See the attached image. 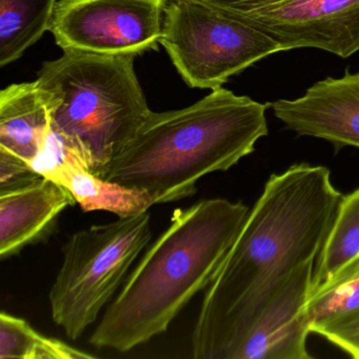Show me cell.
Returning <instances> with one entry per match:
<instances>
[{
    "label": "cell",
    "mask_w": 359,
    "mask_h": 359,
    "mask_svg": "<svg viewBox=\"0 0 359 359\" xmlns=\"http://www.w3.org/2000/svg\"><path fill=\"white\" fill-rule=\"evenodd\" d=\"M344 197L323 165L298 163L271 175L205 289L192 334L194 358H234L289 275L316 259Z\"/></svg>",
    "instance_id": "cell-1"
},
{
    "label": "cell",
    "mask_w": 359,
    "mask_h": 359,
    "mask_svg": "<svg viewBox=\"0 0 359 359\" xmlns=\"http://www.w3.org/2000/svg\"><path fill=\"white\" fill-rule=\"evenodd\" d=\"M249 213L241 201L224 198L176 210L167 230L128 275L90 344L123 353L165 333L213 281Z\"/></svg>",
    "instance_id": "cell-2"
},
{
    "label": "cell",
    "mask_w": 359,
    "mask_h": 359,
    "mask_svg": "<svg viewBox=\"0 0 359 359\" xmlns=\"http://www.w3.org/2000/svg\"><path fill=\"white\" fill-rule=\"evenodd\" d=\"M269 108L222 87L187 108L152 112L100 176L147 191L155 205L188 198L203 176L255 150L268 135Z\"/></svg>",
    "instance_id": "cell-3"
},
{
    "label": "cell",
    "mask_w": 359,
    "mask_h": 359,
    "mask_svg": "<svg viewBox=\"0 0 359 359\" xmlns=\"http://www.w3.org/2000/svg\"><path fill=\"white\" fill-rule=\"evenodd\" d=\"M135 55L64 50L43 62L37 83L51 111V130L100 176L152 111L134 69Z\"/></svg>",
    "instance_id": "cell-4"
},
{
    "label": "cell",
    "mask_w": 359,
    "mask_h": 359,
    "mask_svg": "<svg viewBox=\"0 0 359 359\" xmlns=\"http://www.w3.org/2000/svg\"><path fill=\"white\" fill-rule=\"evenodd\" d=\"M152 239L148 212L74 233L50 290L52 318L76 340L125 283L131 266Z\"/></svg>",
    "instance_id": "cell-5"
},
{
    "label": "cell",
    "mask_w": 359,
    "mask_h": 359,
    "mask_svg": "<svg viewBox=\"0 0 359 359\" xmlns=\"http://www.w3.org/2000/svg\"><path fill=\"white\" fill-rule=\"evenodd\" d=\"M161 45L195 89L222 88L234 75L283 52L251 25L198 0H165Z\"/></svg>",
    "instance_id": "cell-6"
},
{
    "label": "cell",
    "mask_w": 359,
    "mask_h": 359,
    "mask_svg": "<svg viewBox=\"0 0 359 359\" xmlns=\"http://www.w3.org/2000/svg\"><path fill=\"white\" fill-rule=\"evenodd\" d=\"M270 37L283 52L314 48L346 58L359 51V0H198Z\"/></svg>",
    "instance_id": "cell-7"
},
{
    "label": "cell",
    "mask_w": 359,
    "mask_h": 359,
    "mask_svg": "<svg viewBox=\"0 0 359 359\" xmlns=\"http://www.w3.org/2000/svg\"><path fill=\"white\" fill-rule=\"evenodd\" d=\"M165 0H58L50 32L62 50L102 55L158 51Z\"/></svg>",
    "instance_id": "cell-8"
},
{
    "label": "cell",
    "mask_w": 359,
    "mask_h": 359,
    "mask_svg": "<svg viewBox=\"0 0 359 359\" xmlns=\"http://www.w3.org/2000/svg\"><path fill=\"white\" fill-rule=\"evenodd\" d=\"M275 117L299 136L332 142L336 148L359 149V72L327 77L302 97L271 102Z\"/></svg>",
    "instance_id": "cell-9"
},
{
    "label": "cell",
    "mask_w": 359,
    "mask_h": 359,
    "mask_svg": "<svg viewBox=\"0 0 359 359\" xmlns=\"http://www.w3.org/2000/svg\"><path fill=\"white\" fill-rule=\"evenodd\" d=\"M315 259L296 268L258 317L233 359H310L306 337Z\"/></svg>",
    "instance_id": "cell-10"
},
{
    "label": "cell",
    "mask_w": 359,
    "mask_h": 359,
    "mask_svg": "<svg viewBox=\"0 0 359 359\" xmlns=\"http://www.w3.org/2000/svg\"><path fill=\"white\" fill-rule=\"evenodd\" d=\"M75 203L68 189L45 177L0 193V258L8 259L46 241L60 214Z\"/></svg>",
    "instance_id": "cell-11"
},
{
    "label": "cell",
    "mask_w": 359,
    "mask_h": 359,
    "mask_svg": "<svg viewBox=\"0 0 359 359\" xmlns=\"http://www.w3.org/2000/svg\"><path fill=\"white\" fill-rule=\"evenodd\" d=\"M51 132V111L37 81L13 83L0 92V148L29 163Z\"/></svg>",
    "instance_id": "cell-12"
},
{
    "label": "cell",
    "mask_w": 359,
    "mask_h": 359,
    "mask_svg": "<svg viewBox=\"0 0 359 359\" xmlns=\"http://www.w3.org/2000/svg\"><path fill=\"white\" fill-rule=\"evenodd\" d=\"M53 182L68 189L83 212L107 211L126 218L148 212L155 205L147 191L109 182L76 165L62 168Z\"/></svg>",
    "instance_id": "cell-13"
},
{
    "label": "cell",
    "mask_w": 359,
    "mask_h": 359,
    "mask_svg": "<svg viewBox=\"0 0 359 359\" xmlns=\"http://www.w3.org/2000/svg\"><path fill=\"white\" fill-rule=\"evenodd\" d=\"M58 0H0V67L20 60L51 26Z\"/></svg>",
    "instance_id": "cell-14"
},
{
    "label": "cell",
    "mask_w": 359,
    "mask_h": 359,
    "mask_svg": "<svg viewBox=\"0 0 359 359\" xmlns=\"http://www.w3.org/2000/svg\"><path fill=\"white\" fill-rule=\"evenodd\" d=\"M311 295L359 260V189L346 195L325 245L317 256Z\"/></svg>",
    "instance_id": "cell-15"
},
{
    "label": "cell",
    "mask_w": 359,
    "mask_h": 359,
    "mask_svg": "<svg viewBox=\"0 0 359 359\" xmlns=\"http://www.w3.org/2000/svg\"><path fill=\"white\" fill-rule=\"evenodd\" d=\"M62 340L48 337L9 313L0 314V359H93Z\"/></svg>",
    "instance_id": "cell-16"
},
{
    "label": "cell",
    "mask_w": 359,
    "mask_h": 359,
    "mask_svg": "<svg viewBox=\"0 0 359 359\" xmlns=\"http://www.w3.org/2000/svg\"><path fill=\"white\" fill-rule=\"evenodd\" d=\"M359 308V260L309 298L310 331L323 321Z\"/></svg>",
    "instance_id": "cell-17"
},
{
    "label": "cell",
    "mask_w": 359,
    "mask_h": 359,
    "mask_svg": "<svg viewBox=\"0 0 359 359\" xmlns=\"http://www.w3.org/2000/svg\"><path fill=\"white\" fill-rule=\"evenodd\" d=\"M348 353L359 359V308L323 321L311 329Z\"/></svg>",
    "instance_id": "cell-18"
},
{
    "label": "cell",
    "mask_w": 359,
    "mask_h": 359,
    "mask_svg": "<svg viewBox=\"0 0 359 359\" xmlns=\"http://www.w3.org/2000/svg\"><path fill=\"white\" fill-rule=\"evenodd\" d=\"M41 177L28 161L0 148V193L22 188Z\"/></svg>",
    "instance_id": "cell-19"
}]
</instances>
